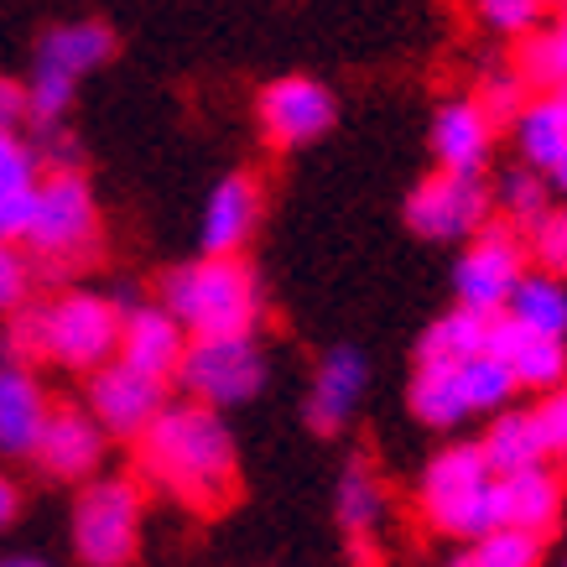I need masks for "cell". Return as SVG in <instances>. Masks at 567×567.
Instances as JSON below:
<instances>
[{
	"mask_svg": "<svg viewBox=\"0 0 567 567\" xmlns=\"http://www.w3.org/2000/svg\"><path fill=\"white\" fill-rule=\"evenodd\" d=\"M416 505H422L432 532L453 536L464 547L499 532V480L489 474L474 443H453L443 453H432V464L422 468Z\"/></svg>",
	"mask_w": 567,
	"mask_h": 567,
	"instance_id": "cell-3",
	"label": "cell"
},
{
	"mask_svg": "<svg viewBox=\"0 0 567 567\" xmlns=\"http://www.w3.org/2000/svg\"><path fill=\"white\" fill-rule=\"evenodd\" d=\"M349 557H354V567H380V542L360 536V542H349Z\"/></svg>",
	"mask_w": 567,
	"mask_h": 567,
	"instance_id": "cell-42",
	"label": "cell"
},
{
	"mask_svg": "<svg viewBox=\"0 0 567 567\" xmlns=\"http://www.w3.org/2000/svg\"><path fill=\"white\" fill-rule=\"evenodd\" d=\"M17 516H21V489L6 480V474H0V532H6V526H11Z\"/></svg>",
	"mask_w": 567,
	"mask_h": 567,
	"instance_id": "cell-41",
	"label": "cell"
},
{
	"mask_svg": "<svg viewBox=\"0 0 567 567\" xmlns=\"http://www.w3.org/2000/svg\"><path fill=\"white\" fill-rule=\"evenodd\" d=\"M21 121H27V89L0 73V136H17Z\"/></svg>",
	"mask_w": 567,
	"mask_h": 567,
	"instance_id": "cell-40",
	"label": "cell"
},
{
	"mask_svg": "<svg viewBox=\"0 0 567 567\" xmlns=\"http://www.w3.org/2000/svg\"><path fill=\"white\" fill-rule=\"evenodd\" d=\"M162 308L188 339H256L266 292L240 256H198L162 276Z\"/></svg>",
	"mask_w": 567,
	"mask_h": 567,
	"instance_id": "cell-2",
	"label": "cell"
},
{
	"mask_svg": "<svg viewBox=\"0 0 567 567\" xmlns=\"http://www.w3.org/2000/svg\"><path fill=\"white\" fill-rule=\"evenodd\" d=\"M32 292V260L21 245H0V312H17Z\"/></svg>",
	"mask_w": 567,
	"mask_h": 567,
	"instance_id": "cell-38",
	"label": "cell"
},
{
	"mask_svg": "<svg viewBox=\"0 0 567 567\" xmlns=\"http://www.w3.org/2000/svg\"><path fill=\"white\" fill-rule=\"evenodd\" d=\"M563 567H567V563H563Z\"/></svg>",
	"mask_w": 567,
	"mask_h": 567,
	"instance_id": "cell-47",
	"label": "cell"
},
{
	"mask_svg": "<svg viewBox=\"0 0 567 567\" xmlns=\"http://www.w3.org/2000/svg\"><path fill=\"white\" fill-rule=\"evenodd\" d=\"M532 422H536V432H542V447H547V464H551V458H567V380L557 385V391L536 395Z\"/></svg>",
	"mask_w": 567,
	"mask_h": 567,
	"instance_id": "cell-37",
	"label": "cell"
},
{
	"mask_svg": "<svg viewBox=\"0 0 567 567\" xmlns=\"http://www.w3.org/2000/svg\"><path fill=\"white\" fill-rule=\"evenodd\" d=\"M536 6H542V11H547V6H563V11H567V0H536Z\"/></svg>",
	"mask_w": 567,
	"mask_h": 567,
	"instance_id": "cell-46",
	"label": "cell"
},
{
	"mask_svg": "<svg viewBox=\"0 0 567 567\" xmlns=\"http://www.w3.org/2000/svg\"><path fill=\"white\" fill-rule=\"evenodd\" d=\"M0 567H48L42 557H0Z\"/></svg>",
	"mask_w": 567,
	"mask_h": 567,
	"instance_id": "cell-44",
	"label": "cell"
},
{
	"mask_svg": "<svg viewBox=\"0 0 567 567\" xmlns=\"http://www.w3.org/2000/svg\"><path fill=\"white\" fill-rule=\"evenodd\" d=\"M563 520V474L551 464L526 468L499 480V526L505 532H526L536 542H547Z\"/></svg>",
	"mask_w": 567,
	"mask_h": 567,
	"instance_id": "cell-18",
	"label": "cell"
},
{
	"mask_svg": "<svg viewBox=\"0 0 567 567\" xmlns=\"http://www.w3.org/2000/svg\"><path fill=\"white\" fill-rule=\"evenodd\" d=\"M256 121L260 136L271 141L276 152H297V146H312V141H323L333 131L339 100H333V89L308 79V73H287V79L260 89Z\"/></svg>",
	"mask_w": 567,
	"mask_h": 567,
	"instance_id": "cell-10",
	"label": "cell"
},
{
	"mask_svg": "<svg viewBox=\"0 0 567 567\" xmlns=\"http://www.w3.org/2000/svg\"><path fill=\"white\" fill-rule=\"evenodd\" d=\"M94 245H100V204H94L89 177L84 173H42L21 250L37 256L48 271H73L79 260L94 256Z\"/></svg>",
	"mask_w": 567,
	"mask_h": 567,
	"instance_id": "cell-4",
	"label": "cell"
},
{
	"mask_svg": "<svg viewBox=\"0 0 567 567\" xmlns=\"http://www.w3.org/2000/svg\"><path fill=\"white\" fill-rule=\"evenodd\" d=\"M499 318H511V323L536 333V339L567 344V281H557V276H547V271H526Z\"/></svg>",
	"mask_w": 567,
	"mask_h": 567,
	"instance_id": "cell-23",
	"label": "cell"
},
{
	"mask_svg": "<svg viewBox=\"0 0 567 567\" xmlns=\"http://www.w3.org/2000/svg\"><path fill=\"white\" fill-rule=\"evenodd\" d=\"M364 380H370V364L354 344H333L312 370V391H308V427L318 437H333L344 427L354 406L364 395Z\"/></svg>",
	"mask_w": 567,
	"mask_h": 567,
	"instance_id": "cell-15",
	"label": "cell"
},
{
	"mask_svg": "<svg viewBox=\"0 0 567 567\" xmlns=\"http://www.w3.org/2000/svg\"><path fill=\"white\" fill-rule=\"evenodd\" d=\"M37 167L32 141L21 136H0V245H21L27 240V224H32V204H37Z\"/></svg>",
	"mask_w": 567,
	"mask_h": 567,
	"instance_id": "cell-20",
	"label": "cell"
},
{
	"mask_svg": "<svg viewBox=\"0 0 567 567\" xmlns=\"http://www.w3.org/2000/svg\"><path fill=\"white\" fill-rule=\"evenodd\" d=\"M474 447H480V458L489 464L495 480H511V474H526V468L547 464V447H542V432H536V422H532V406H526V412H516V406L495 412Z\"/></svg>",
	"mask_w": 567,
	"mask_h": 567,
	"instance_id": "cell-22",
	"label": "cell"
},
{
	"mask_svg": "<svg viewBox=\"0 0 567 567\" xmlns=\"http://www.w3.org/2000/svg\"><path fill=\"white\" fill-rule=\"evenodd\" d=\"M141 474L183 499L198 516H219L229 499L240 495V447L219 412L193 406V401H167L162 416L136 437Z\"/></svg>",
	"mask_w": 567,
	"mask_h": 567,
	"instance_id": "cell-1",
	"label": "cell"
},
{
	"mask_svg": "<svg viewBox=\"0 0 567 567\" xmlns=\"http://www.w3.org/2000/svg\"><path fill=\"white\" fill-rule=\"evenodd\" d=\"M48 412L52 401L42 391V380L27 364H0V453L6 458H32Z\"/></svg>",
	"mask_w": 567,
	"mask_h": 567,
	"instance_id": "cell-19",
	"label": "cell"
},
{
	"mask_svg": "<svg viewBox=\"0 0 567 567\" xmlns=\"http://www.w3.org/2000/svg\"><path fill=\"white\" fill-rule=\"evenodd\" d=\"M6 364H27L32 370L37 360H48V333H42V308L21 302L17 312H6Z\"/></svg>",
	"mask_w": 567,
	"mask_h": 567,
	"instance_id": "cell-35",
	"label": "cell"
},
{
	"mask_svg": "<svg viewBox=\"0 0 567 567\" xmlns=\"http://www.w3.org/2000/svg\"><path fill=\"white\" fill-rule=\"evenodd\" d=\"M489 219H495V193L484 177L432 173L406 198V224L416 240H474Z\"/></svg>",
	"mask_w": 567,
	"mask_h": 567,
	"instance_id": "cell-8",
	"label": "cell"
},
{
	"mask_svg": "<svg viewBox=\"0 0 567 567\" xmlns=\"http://www.w3.org/2000/svg\"><path fill=\"white\" fill-rule=\"evenodd\" d=\"M551 94H557V104H563V110H567V84H563V89H551Z\"/></svg>",
	"mask_w": 567,
	"mask_h": 567,
	"instance_id": "cell-45",
	"label": "cell"
},
{
	"mask_svg": "<svg viewBox=\"0 0 567 567\" xmlns=\"http://www.w3.org/2000/svg\"><path fill=\"white\" fill-rule=\"evenodd\" d=\"M480 21H484V32H495V37H526L542 27V6L536 0H480Z\"/></svg>",
	"mask_w": 567,
	"mask_h": 567,
	"instance_id": "cell-36",
	"label": "cell"
},
{
	"mask_svg": "<svg viewBox=\"0 0 567 567\" xmlns=\"http://www.w3.org/2000/svg\"><path fill=\"white\" fill-rule=\"evenodd\" d=\"M484 354H495V360L511 370L516 391L547 395L567 380V344H557V339H536V333L516 328L511 318H495V323H489V344H484Z\"/></svg>",
	"mask_w": 567,
	"mask_h": 567,
	"instance_id": "cell-17",
	"label": "cell"
},
{
	"mask_svg": "<svg viewBox=\"0 0 567 567\" xmlns=\"http://www.w3.org/2000/svg\"><path fill=\"white\" fill-rule=\"evenodd\" d=\"M468 100L480 104L484 121L495 125V136H499L505 125H516V121H520V110L532 104V89L520 84V73H516V69H499V73H484L480 94H468Z\"/></svg>",
	"mask_w": 567,
	"mask_h": 567,
	"instance_id": "cell-32",
	"label": "cell"
},
{
	"mask_svg": "<svg viewBox=\"0 0 567 567\" xmlns=\"http://www.w3.org/2000/svg\"><path fill=\"white\" fill-rule=\"evenodd\" d=\"M266 214V183L260 173H229L214 183L204 204V256H240L256 240Z\"/></svg>",
	"mask_w": 567,
	"mask_h": 567,
	"instance_id": "cell-14",
	"label": "cell"
},
{
	"mask_svg": "<svg viewBox=\"0 0 567 567\" xmlns=\"http://www.w3.org/2000/svg\"><path fill=\"white\" fill-rule=\"evenodd\" d=\"M110 58H115V32L104 21H63V27H52L37 42V69L63 73L73 84L84 73H94L100 63H110Z\"/></svg>",
	"mask_w": 567,
	"mask_h": 567,
	"instance_id": "cell-21",
	"label": "cell"
},
{
	"mask_svg": "<svg viewBox=\"0 0 567 567\" xmlns=\"http://www.w3.org/2000/svg\"><path fill=\"white\" fill-rule=\"evenodd\" d=\"M516 73L532 94H551V89L567 84V11L551 21L547 32H532L520 42Z\"/></svg>",
	"mask_w": 567,
	"mask_h": 567,
	"instance_id": "cell-28",
	"label": "cell"
},
{
	"mask_svg": "<svg viewBox=\"0 0 567 567\" xmlns=\"http://www.w3.org/2000/svg\"><path fill=\"white\" fill-rule=\"evenodd\" d=\"M458 385H464L468 416L474 412L495 416V412H505V406L516 401V380H511V370H505L495 354H474V360L458 364Z\"/></svg>",
	"mask_w": 567,
	"mask_h": 567,
	"instance_id": "cell-29",
	"label": "cell"
},
{
	"mask_svg": "<svg viewBox=\"0 0 567 567\" xmlns=\"http://www.w3.org/2000/svg\"><path fill=\"white\" fill-rule=\"evenodd\" d=\"M162 406H167V385H162V380L136 375V370H125L121 360L100 364V370L89 375L84 412L94 416V427H100L104 437H125V443H136L141 432L162 416Z\"/></svg>",
	"mask_w": 567,
	"mask_h": 567,
	"instance_id": "cell-11",
	"label": "cell"
},
{
	"mask_svg": "<svg viewBox=\"0 0 567 567\" xmlns=\"http://www.w3.org/2000/svg\"><path fill=\"white\" fill-rule=\"evenodd\" d=\"M104 443H110V437L94 427V416H89L84 406L63 401V406H52L48 422H42V432H37L32 458L48 480L89 484L94 480V468L104 464Z\"/></svg>",
	"mask_w": 567,
	"mask_h": 567,
	"instance_id": "cell-12",
	"label": "cell"
},
{
	"mask_svg": "<svg viewBox=\"0 0 567 567\" xmlns=\"http://www.w3.org/2000/svg\"><path fill=\"white\" fill-rule=\"evenodd\" d=\"M32 152H37V167H42V173H79V156H84V146H79L63 125H52V131H37Z\"/></svg>",
	"mask_w": 567,
	"mask_h": 567,
	"instance_id": "cell-39",
	"label": "cell"
},
{
	"mask_svg": "<svg viewBox=\"0 0 567 567\" xmlns=\"http://www.w3.org/2000/svg\"><path fill=\"white\" fill-rule=\"evenodd\" d=\"M406 401H412V416L427 422V427H458L468 416L464 385H458V364H416Z\"/></svg>",
	"mask_w": 567,
	"mask_h": 567,
	"instance_id": "cell-27",
	"label": "cell"
},
{
	"mask_svg": "<svg viewBox=\"0 0 567 567\" xmlns=\"http://www.w3.org/2000/svg\"><path fill=\"white\" fill-rule=\"evenodd\" d=\"M547 188H551V193H563V198H567V156L547 173Z\"/></svg>",
	"mask_w": 567,
	"mask_h": 567,
	"instance_id": "cell-43",
	"label": "cell"
},
{
	"mask_svg": "<svg viewBox=\"0 0 567 567\" xmlns=\"http://www.w3.org/2000/svg\"><path fill=\"white\" fill-rule=\"evenodd\" d=\"M27 121L37 125V131H52V125H63L69 121V110H73V79H63V73H52V69H37L32 79H27Z\"/></svg>",
	"mask_w": 567,
	"mask_h": 567,
	"instance_id": "cell-33",
	"label": "cell"
},
{
	"mask_svg": "<svg viewBox=\"0 0 567 567\" xmlns=\"http://www.w3.org/2000/svg\"><path fill=\"white\" fill-rule=\"evenodd\" d=\"M183 349H188V333L173 323V312L162 308V302H121V344H115V360L125 370L167 385L177 375V364H183Z\"/></svg>",
	"mask_w": 567,
	"mask_h": 567,
	"instance_id": "cell-13",
	"label": "cell"
},
{
	"mask_svg": "<svg viewBox=\"0 0 567 567\" xmlns=\"http://www.w3.org/2000/svg\"><path fill=\"white\" fill-rule=\"evenodd\" d=\"M173 380L188 391L193 406L224 416V406H245L250 395H260L266 354L256 339H188Z\"/></svg>",
	"mask_w": 567,
	"mask_h": 567,
	"instance_id": "cell-6",
	"label": "cell"
},
{
	"mask_svg": "<svg viewBox=\"0 0 567 567\" xmlns=\"http://www.w3.org/2000/svg\"><path fill=\"white\" fill-rule=\"evenodd\" d=\"M42 333H48L52 364L94 375L100 364L115 360V344H121V302L100 292H63L42 308Z\"/></svg>",
	"mask_w": 567,
	"mask_h": 567,
	"instance_id": "cell-7",
	"label": "cell"
},
{
	"mask_svg": "<svg viewBox=\"0 0 567 567\" xmlns=\"http://www.w3.org/2000/svg\"><path fill=\"white\" fill-rule=\"evenodd\" d=\"M542 563V542L526 532H489L480 536V542H468L458 557H453V567H536Z\"/></svg>",
	"mask_w": 567,
	"mask_h": 567,
	"instance_id": "cell-31",
	"label": "cell"
},
{
	"mask_svg": "<svg viewBox=\"0 0 567 567\" xmlns=\"http://www.w3.org/2000/svg\"><path fill=\"white\" fill-rule=\"evenodd\" d=\"M516 141H520V156L532 173L547 177L557 162L567 156V110L557 104V94H532V104L520 110L516 121Z\"/></svg>",
	"mask_w": 567,
	"mask_h": 567,
	"instance_id": "cell-24",
	"label": "cell"
},
{
	"mask_svg": "<svg viewBox=\"0 0 567 567\" xmlns=\"http://www.w3.org/2000/svg\"><path fill=\"white\" fill-rule=\"evenodd\" d=\"M532 271L526 266V245H520L516 229H499V224H484L480 235L468 240V250L453 266V292H458V308L480 312V318H499L516 281Z\"/></svg>",
	"mask_w": 567,
	"mask_h": 567,
	"instance_id": "cell-9",
	"label": "cell"
},
{
	"mask_svg": "<svg viewBox=\"0 0 567 567\" xmlns=\"http://www.w3.org/2000/svg\"><path fill=\"white\" fill-rule=\"evenodd\" d=\"M432 156L437 173L458 177H484L489 156H495V125L484 121V110L474 100H447L432 115Z\"/></svg>",
	"mask_w": 567,
	"mask_h": 567,
	"instance_id": "cell-16",
	"label": "cell"
},
{
	"mask_svg": "<svg viewBox=\"0 0 567 567\" xmlns=\"http://www.w3.org/2000/svg\"><path fill=\"white\" fill-rule=\"evenodd\" d=\"M526 240H532L536 271H547V276H557V281H567V204L563 208H547V214L526 229Z\"/></svg>",
	"mask_w": 567,
	"mask_h": 567,
	"instance_id": "cell-34",
	"label": "cell"
},
{
	"mask_svg": "<svg viewBox=\"0 0 567 567\" xmlns=\"http://www.w3.org/2000/svg\"><path fill=\"white\" fill-rule=\"evenodd\" d=\"M495 193V208L511 219V229H532L542 214L551 208V188H547V177L542 173H532V167H511V173L499 177V188H489Z\"/></svg>",
	"mask_w": 567,
	"mask_h": 567,
	"instance_id": "cell-30",
	"label": "cell"
},
{
	"mask_svg": "<svg viewBox=\"0 0 567 567\" xmlns=\"http://www.w3.org/2000/svg\"><path fill=\"white\" fill-rule=\"evenodd\" d=\"M141 484L136 480H89L73 499V551L84 567H125L141 547Z\"/></svg>",
	"mask_w": 567,
	"mask_h": 567,
	"instance_id": "cell-5",
	"label": "cell"
},
{
	"mask_svg": "<svg viewBox=\"0 0 567 567\" xmlns=\"http://www.w3.org/2000/svg\"><path fill=\"white\" fill-rule=\"evenodd\" d=\"M333 511H339V526L349 532V542L380 532V520H385V484H380V474L364 464V458H354V464L344 468L339 495H333Z\"/></svg>",
	"mask_w": 567,
	"mask_h": 567,
	"instance_id": "cell-26",
	"label": "cell"
},
{
	"mask_svg": "<svg viewBox=\"0 0 567 567\" xmlns=\"http://www.w3.org/2000/svg\"><path fill=\"white\" fill-rule=\"evenodd\" d=\"M489 323H495V318H480V312H468V308L443 312V318L427 323V333L416 339V364H464V360H474V354H484Z\"/></svg>",
	"mask_w": 567,
	"mask_h": 567,
	"instance_id": "cell-25",
	"label": "cell"
}]
</instances>
